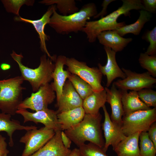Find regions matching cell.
I'll list each match as a JSON object with an SVG mask.
<instances>
[{"instance_id":"6da1fadb","label":"cell","mask_w":156,"mask_h":156,"mask_svg":"<svg viewBox=\"0 0 156 156\" xmlns=\"http://www.w3.org/2000/svg\"><path fill=\"white\" fill-rule=\"evenodd\" d=\"M122 4L117 10L99 20L87 21L82 31L85 33L88 41L94 42L98 35L105 31L115 30L126 25L125 22H118L121 15L130 16L132 10H144L140 0H122Z\"/></svg>"},{"instance_id":"7a4b0ae2","label":"cell","mask_w":156,"mask_h":156,"mask_svg":"<svg viewBox=\"0 0 156 156\" xmlns=\"http://www.w3.org/2000/svg\"><path fill=\"white\" fill-rule=\"evenodd\" d=\"M102 115L85 114L77 125L64 131L66 134L79 148L87 141L103 148L105 144L101 122Z\"/></svg>"},{"instance_id":"3957f363","label":"cell","mask_w":156,"mask_h":156,"mask_svg":"<svg viewBox=\"0 0 156 156\" xmlns=\"http://www.w3.org/2000/svg\"><path fill=\"white\" fill-rule=\"evenodd\" d=\"M56 10H54L48 24L62 35L82 31L87 21L98 13L96 6L93 3L84 4L78 12L66 16L59 14Z\"/></svg>"},{"instance_id":"277c9868","label":"cell","mask_w":156,"mask_h":156,"mask_svg":"<svg viewBox=\"0 0 156 156\" xmlns=\"http://www.w3.org/2000/svg\"><path fill=\"white\" fill-rule=\"evenodd\" d=\"M10 55L18 64L21 76L24 81L29 83L34 92L53 80L55 64L50 58H47L46 54L40 57V65L35 68H29L23 64L22 60L23 57L21 53L18 54L12 51Z\"/></svg>"},{"instance_id":"5b68a950","label":"cell","mask_w":156,"mask_h":156,"mask_svg":"<svg viewBox=\"0 0 156 156\" xmlns=\"http://www.w3.org/2000/svg\"><path fill=\"white\" fill-rule=\"evenodd\" d=\"M24 80L21 76L0 80V110L2 112L14 115L23 101L22 86Z\"/></svg>"},{"instance_id":"8992f818","label":"cell","mask_w":156,"mask_h":156,"mask_svg":"<svg viewBox=\"0 0 156 156\" xmlns=\"http://www.w3.org/2000/svg\"><path fill=\"white\" fill-rule=\"evenodd\" d=\"M156 121V108L137 111L123 116L121 128L126 136L134 133L147 132L151 125Z\"/></svg>"},{"instance_id":"52a82bcc","label":"cell","mask_w":156,"mask_h":156,"mask_svg":"<svg viewBox=\"0 0 156 156\" xmlns=\"http://www.w3.org/2000/svg\"><path fill=\"white\" fill-rule=\"evenodd\" d=\"M65 65L71 73L77 75L88 83L94 92H99L104 89L101 84L103 75L98 68L90 67L85 62L73 57H67Z\"/></svg>"},{"instance_id":"ba28073f","label":"cell","mask_w":156,"mask_h":156,"mask_svg":"<svg viewBox=\"0 0 156 156\" xmlns=\"http://www.w3.org/2000/svg\"><path fill=\"white\" fill-rule=\"evenodd\" d=\"M56 98L53 82L41 86L36 92L23 100L18 109H29L36 111L48 108Z\"/></svg>"},{"instance_id":"9c48e42d","label":"cell","mask_w":156,"mask_h":156,"mask_svg":"<svg viewBox=\"0 0 156 156\" xmlns=\"http://www.w3.org/2000/svg\"><path fill=\"white\" fill-rule=\"evenodd\" d=\"M55 131L45 127L27 131L19 140L25 144L21 156H30L42 147L54 135Z\"/></svg>"},{"instance_id":"30bf717a","label":"cell","mask_w":156,"mask_h":156,"mask_svg":"<svg viewBox=\"0 0 156 156\" xmlns=\"http://www.w3.org/2000/svg\"><path fill=\"white\" fill-rule=\"evenodd\" d=\"M121 69L126 76L125 78L113 83L119 89L138 91L144 88H151L156 83V79L147 72L138 73L123 68Z\"/></svg>"},{"instance_id":"8fae6325","label":"cell","mask_w":156,"mask_h":156,"mask_svg":"<svg viewBox=\"0 0 156 156\" xmlns=\"http://www.w3.org/2000/svg\"><path fill=\"white\" fill-rule=\"evenodd\" d=\"M16 114L21 115L25 123L31 121L35 123H41L47 128L53 130L55 132L62 131L59 123L56 111L47 108L31 112L27 109H18Z\"/></svg>"},{"instance_id":"7c38bea8","label":"cell","mask_w":156,"mask_h":156,"mask_svg":"<svg viewBox=\"0 0 156 156\" xmlns=\"http://www.w3.org/2000/svg\"><path fill=\"white\" fill-rule=\"evenodd\" d=\"M56 8L55 5H50L47 11L43 15L42 17L38 19L31 20L24 18L20 16H15L14 20L16 21H22L32 24L38 33L40 40V48L41 50L47 54L49 57L53 62H55L56 57L55 56H52L49 53L47 49L46 42L49 39V37L46 35L44 32L45 25L48 24L50 18L52 15L54 9Z\"/></svg>"},{"instance_id":"4fadbf2b","label":"cell","mask_w":156,"mask_h":156,"mask_svg":"<svg viewBox=\"0 0 156 156\" xmlns=\"http://www.w3.org/2000/svg\"><path fill=\"white\" fill-rule=\"evenodd\" d=\"M102 108L105 116L102 124V129L105 140L103 149L106 153L110 146H112L114 150L119 143L127 136L123 133L121 127L111 120L105 106L104 105Z\"/></svg>"},{"instance_id":"5bb4252c","label":"cell","mask_w":156,"mask_h":156,"mask_svg":"<svg viewBox=\"0 0 156 156\" xmlns=\"http://www.w3.org/2000/svg\"><path fill=\"white\" fill-rule=\"evenodd\" d=\"M83 100L77 93L71 82L66 80L61 95L56 101L57 114L77 107H82Z\"/></svg>"},{"instance_id":"9a60e30c","label":"cell","mask_w":156,"mask_h":156,"mask_svg":"<svg viewBox=\"0 0 156 156\" xmlns=\"http://www.w3.org/2000/svg\"><path fill=\"white\" fill-rule=\"evenodd\" d=\"M104 49L107 56V62L104 66L100 63L98 64V68L102 74L106 76L107 82L106 87H109L112 82L117 78L122 79L126 76L121 69L118 66L116 60V52L109 48L104 47Z\"/></svg>"},{"instance_id":"2e32d148","label":"cell","mask_w":156,"mask_h":156,"mask_svg":"<svg viewBox=\"0 0 156 156\" xmlns=\"http://www.w3.org/2000/svg\"><path fill=\"white\" fill-rule=\"evenodd\" d=\"M62 131L55 132L53 136L41 148L30 156H69L71 151L63 145Z\"/></svg>"},{"instance_id":"e0dca14e","label":"cell","mask_w":156,"mask_h":156,"mask_svg":"<svg viewBox=\"0 0 156 156\" xmlns=\"http://www.w3.org/2000/svg\"><path fill=\"white\" fill-rule=\"evenodd\" d=\"M104 89L106 92V102L110 105L111 107V120L113 122L121 127L123 115L121 90L118 89L113 83L110 89L106 87Z\"/></svg>"},{"instance_id":"ac0fdd59","label":"cell","mask_w":156,"mask_h":156,"mask_svg":"<svg viewBox=\"0 0 156 156\" xmlns=\"http://www.w3.org/2000/svg\"><path fill=\"white\" fill-rule=\"evenodd\" d=\"M97 39L104 47L109 48L116 53L121 51L133 40L120 36L115 30L105 31L100 33Z\"/></svg>"},{"instance_id":"d6986e66","label":"cell","mask_w":156,"mask_h":156,"mask_svg":"<svg viewBox=\"0 0 156 156\" xmlns=\"http://www.w3.org/2000/svg\"><path fill=\"white\" fill-rule=\"evenodd\" d=\"M67 57L60 55L56 58L55 61V68L53 75V82L56 94V101L59 99L64 85L70 73L67 70L64 69Z\"/></svg>"},{"instance_id":"ffe728a7","label":"cell","mask_w":156,"mask_h":156,"mask_svg":"<svg viewBox=\"0 0 156 156\" xmlns=\"http://www.w3.org/2000/svg\"><path fill=\"white\" fill-rule=\"evenodd\" d=\"M11 115L3 112L0 113V132H6L9 136V144L12 147L14 145L13 135L17 130H25L26 131L37 129L35 126L22 125L18 120L11 119Z\"/></svg>"},{"instance_id":"44dd1931","label":"cell","mask_w":156,"mask_h":156,"mask_svg":"<svg viewBox=\"0 0 156 156\" xmlns=\"http://www.w3.org/2000/svg\"><path fill=\"white\" fill-rule=\"evenodd\" d=\"M121 90L123 111V116L129 115L137 111L147 110L151 109L140 100L137 91L132 90L128 92L127 90Z\"/></svg>"},{"instance_id":"7402d4cb","label":"cell","mask_w":156,"mask_h":156,"mask_svg":"<svg viewBox=\"0 0 156 156\" xmlns=\"http://www.w3.org/2000/svg\"><path fill=\"white\" fill-rule=\"evenodd\" d=\"M140 133L127 136L117 145L114 151L117 156H141L138 142Z\"/></svg>"},{"instance_id":"603a6c76","label":"cell","mask_w":156,"mask_h":156,"mask_svg":"<svg viewBox=\"0 0 156 156\" xmlns=\"http://www.w3.org/2000/svg\"><path fill=\"white\" fill-rule=\"evenodd\" d=\"M85 113L82 107L63 112L57 114L61 130H66L79 123L83 119Z\"/></svg>"},{"instance_id":"cb8c5ba5","label":"cell","mask_w":156,"mask_h":156,"mask_svg":"<svg viewBox=\"0 0 156 156\" xmlns=\"http://www.w3.org/2000/svg\"><path fill=\"white\" fill-rule=\"evenodd\" d=\"M106 92L104 90L99 92H93L83 100L82 107L85 114L96 115L100 109L106 102Z\"/></svg>"},{"instance_id":"d4e9b609","label":"cell","mask_w":156,"mask_h":156,"mask_svg":"<svg viewBox=\"0 0 156 156\" xmlns=\"http://www.w3.org/2000/svg\"><path fill=\"white\" fill-rule=\"evenodd\" d=\"M139 11V16L134 23L126 25L115 30L120 36L123 37L130 33L135 35H139L145 24L150 20L152 17L151 13L143 10Z\"/></svg>"},{"instance_id":"484cf974","label":"cell","mask_w":156,"mask_h":156,"mask_svg":"<svg viewBox=\"0 0 156 156\" xmlns=\"http://www.w3.org/2000/svg\"><path fill=\"white\" fill-rule=\"evenodd\" d=\"M39 3L49 5L55 4L56 9L63 16L71 14L79 10L74 0H43Z\"/></svg>"},{"instance_id":"4316f807","label":"cell","mask_w":156,"mask_h":156,"mask_svg":"<svg viewBox=\"0 0 156 156\" xmlns=\"http://www.w3.org/2000/svg\"><path fill=\"white\" fill-rule=\"evenodd\" d=\"M68 78L83 100L93 92L91 86L77 75L70 73Z\"/></svg>"},{"instance_id":"83f0119b","label":"cell","mask_w":156,"mask_h":156,"mask_svg":"<svg viewBox=\"0 0 156 156\" xmlns=\"http://www.w3.org/2000/svg\"><path fill=\"white\" fill-rule=\"evenodd\" d=\"M140 151L141 156H156V147L149 138L147 132L140 133Z\"/></svg>"},{"instance_id":"f1b7e54d","label":"cell","mask_w":156,"mask_h":156,"mask_svg":"<svg viewBox=\"0 0 156 156\" xmlns=\"http://www.w3.org/2000/svg\"><path fill=\"white\" fill-rule=\"evenodd\" d=\"M138 61L141 66L147 70L151 76L154 78L156 77V55H150L142 53Z\"/></svg>"},{"instance_id":"f546056e","label":"cell","mask_w":156,"mask_h":156,"mask_svg":"<svg viewBox=\"0 0 156 156\" xmlns=\"http://www.w3.org/2000/svg\"><path fill=\"white\" fill-rule=\"evenodd\" d=\"M1 1L7 12L13 13L17 16H20L19 11L23 5L33 6L35 1L34 0H2Z\"/></svg>"},{"instance_id":"4dcf8cb0","label":"cell","mask_w":156,"mask_h":156,"mask_svg":"<svg viewBox=\"0 0 156 156\" xmlns=\"http://www.w3.org/2000/svg\"><path fill=\"white\" fill-rule=\"evenodd\" d=\"M79 156H108L102 148L91 142L79 147Z\"/></svg>"},{"instance_id":"1f68e13d","label":"cell","mask_w":156,"mask_h":156,"mask_svg":"<svg viewBox=\"0 0 156 156\" xmlns=\"http://www.w3.org/2000/svg\"><path fill=\"white\" fill-rule=\"evenodd\" d=\"M137 92L140 99L147 106L156 108V91L151 88H145Z\"/></svg>"},{"instance_id":"d6a6232c","label":"cell","mask_w":156,"mask_h":156,"mask_svg":"<svg viewBox=\"0 0 156 156\" xmlns=\"http://www.w3.org/2000/svg\"><path fill=\"white\" fill-rule=\"evenodd\" d=\"M142 39L149 43L146 51L145 53L150 55H156V27L146 31L142 36Z\"/></svg>"},{"instance_id":"836d02e7","label":"cell","mask_w":156,"mask_h":156,"mask_svg":"<svg viewBox=\"0 0 156 156\" xmlns=\"http://www.w3.org/2000/svg\"><path fill=\"white\" fill-rule=\"evenodd\" d=\"M142 3L144 7V10L152 13L156 12V0H142Z\"/></svg>"},{"instance_id":"e575fe53","label":"cell","mask_w":156,"mask_h":156,"mask_svg":"<svg viewBox=\"0 0 156 156\" xmlns=\"http://www.w3.org/2000/svg\"><path fill=\"white\" fill-rule=\"evenodd\" d=\"M115 1V0H104L101 4L103 8L98 13L93 17L94 19L100 17L101 18L107 14V9L108 5L112 2Z\"/></svg>"},{"instance_id":"d590c367","label":"cell","mask_w":156,"mask_h":156,"mask_svg":"<svg viewBox=\"0 0 156 156\" xmlns=\"http://www.w3.org/2000/svg\"><path fill=\"white\" fill-rule=\"evenodd\" d=\"M148 137L156 147V123H153L147 131Z\"/></svg>"},{"instance_id":"8d00e7d4","label":"cell","mask_w":156,"mask_h":156,"mask_svg":"<svg viewBox=\"0 0 156 156\" xmlns=\"http://www.w3.org/2000/svg\"><path fill=\"white\" fill-rule=\"evenodd\" d=\"M6 138L0 134V156L8 155L9 151L7 149Z\"/></svg>"},{"instance_id":"74e56055","label":"cell","mask_w":156,"mask_h":156,"mask_svg":"<svg viewBox=\"0 0 156 156\" xmlns=\"http://www.w3.org/2000/svg\"><path fill=\"white\" fill-rule=\"evenodd\" d=\"M61 138L62 142L64 146L66 148L69 149L72 141L66 134L64 131H62L61 132Z\"/></svg>"},{"instance_id":"f35d334b","label":"cell","mask_w":156,"mask_h":156,"mask_svg":"<svg viewBox=\"0 0 156 156\" xmlns=\"http://www.w3.org/2000/svg\"><path fill=\"white\" fill-rule=\"evenodd\" d=\"M0 67L2 70H6L10 69L11 68V66L8 64L2 63L0 64Z\"/></svg>"},{"instance_id":"ab89813d","label":"cell","mask_w":156,"mask_h":156,"mask_svg":"<svg viewBox=\"0 0 156 156\" xmlns=\"http://www.w3.org/2000/svg\"><path fill=\"white\" fill-rule=\"evenodd\" d=\"M79 148H75L71 150L69 156H79Z\"/></svg>"},{"instance_id":"60d3db41","label":"cell","mask_w":156,"mask_h":156,"mask_svg":"<svg viewBox=\"0 0 156 156\" xmlns=\"http://www.w3.org/2000/svg\"><path fill=\"white\" fill-rule=\"evenodd\" d=\"M1 156H8V155H5Z\"/></svg>"}]
</instances>
